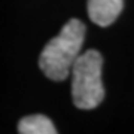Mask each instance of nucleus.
<instances>
[{
    "instance_id": "nucleus-1",
    "label": "nucleus",
    "mask_w": 134,
    "mask_h": 134,
    "mask_svg": "<svg viewBox=\"0 0 134 134\" xmlns=\"http://www.w3.org/2000/svg\"><path fill=\"white\" fill-rule=\"evenodd\" d=\"M85 39V25L79 19H70L57 37L51 39L40 57L39 66L45 76L52 81H64L70 75L73 63L79 57Z\"/></svg>"
},
{
    "instance_id": "nucleus-2",
    "label": "nucleus",
    "mask_w": 134,
    "mask_h": 134,
    "mask_svg": "<svg viewBox=\"0 0 134 134\" xmlns=\"http://www.w3.org/2000/svg\"><path fill=\"white\" fill-rule=\"evenodd\" d=\"M103 58L94 49L79 54L72 66V98L79 109H94L104 98L101 82Z\"/></svg>"
},
{
    "instance_id": "nucleus-3",
    "label": "nucleus",
    "mask_w": 134,
    "mask_h": 134,
    "mask_svg": "<svg viewBox=\"0 0 134 134\" xmlns=\"http://www.w3.org/2000/svg\"><path fill=\"white\" fill-rule=\"evenodd\" d=\"M124 0H88V15L92 23L107 27L119 16Z\"/></svg>"
},
{
    "instance_id": "nucleus-4",
    "label": "nucleus",
    "mask_w": 134,
    "mask_h": 134,
    "mask_svg": "<svg viewBox=\"0 0 134 134\" xmlns=\"http://www.w3.org/2000/svg\"><path fill=\"white\" fill-rule=\"evenodd\" d=\"M18 133L21 134H55L57 130L49 118L45 115L25 116L19 121Z\"/></svg>"
}]
</instances>
